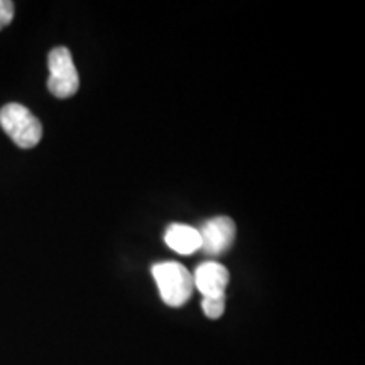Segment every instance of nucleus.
I'll use <instances>...</instances> for the list:
<instances>
[{"label":"nucleus","instance_id":"f257e3e1","mask_svg":"<svg viewBox=\"0 0 365 365\" xmlns=\"http://www.w3.org/2000/svg\"><path fill=\"white\" fill-rule=\"evenodd\" d=\"M153 277L159 287L161 299L168 307L180 308L193 294V276L182 264L170 261L153 267Z\"/></svg>","mask_w":365,"mask_h":365},{"label":"nucleus","instance_id":"f03ea898","mask_svg":"<svg viewBox=\"0 0 365 365\" xmlns=\"http://www.w3.org/2000/svg\"><path fill=\"white\" fill-rule=\"evenodd\" d=\"M0 127L22 149L36 148L43 137V125L29 108L21 103H7L0 110Z\"/></svg>","mask_w":365,"mask_h":365},{"label":"nucleus","instance_id":"7ed1b4c3","mask_svg":"<svg viewBox=\"0 0 365 365\" xmlns=\"http://www.w3.org/2000/svg\"><path fill=\"white\" fill-rule=\"evenodd\" d=\"M48 88L56 98H70L78 91L80 78L70 49L65 46L54 48L48 56Z\"/></svg>","mask_w":365,"mask_h":365},{"label":"nucleus","instance_id":"20e7f679","mask_svg":"<svg viewBox=\"0 0 365 365\" xmlns=\"http://www.w3.org/2000/svg\"><path fill=\"white\" fill-rule=\"evenodd\" d=\"M202 237V250L210 255H222L234 244L237 235V227L232 218L217 217L205 222L200 228Z\"/></svg>","mask_w":365,"mask_h":365},{"label":"nucleus","instance_id":"39448f33","mask_svg":"<svg viewBox=\"0 0 365 365\" xmlns=\"http://www.w3.org/2000/svg\"><path fill=\"white\" fill-rule=\"evenodd\" d=\"M228 279H230V274L222 264L203 262L195 271L193 284L203 294V298H218V296H225Z\"/></svg>","mask_w":365,"mask_h":365},{"label":"nucleus","instance_id":"423d86ee","mask_svg":"<svg viewBox=\"0 0 365 365\" xmlns=\"http://www.w3.org/2000/svg\"><path fill=\"white\" fill-rule=\"evenodd\" d=\"M164 242L168 247L182 255H191L202 249V237H200L198 228L185 225V223H173L168 227Z\"/></svg>","mask_w":365,"mask_h":365},{"label":"nucleus","instance_id":"0eeeda50","mask_svg":"<svg viewBox=\"0 0 365 365\" xmlns=\"http://www.w3.org/2000/svg\"><path fill=\"white\" fill-rule=\"evenodd\" d=\"M225 296H218V298H203V313L207 314L210 319H218L223 313H225Z\"/></svg>","mask_w":365,"mask_h":365},{"label":"nucleus","instance_id":"6e6552de","mask_svg":"<svg viewBox=\"0 0 365 365\" xmlns=\"http://www.w3.org/2000/svg\"><path fill=\"white\" fill-rule=\"evenodd\" d=\"M14 19V4L11 0H0V31Z\"/></svg>","mask_w":365,"mask_h":365}]
</instances>
